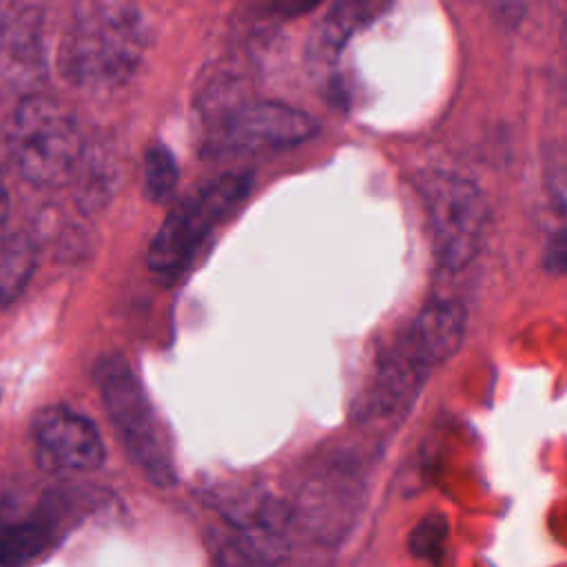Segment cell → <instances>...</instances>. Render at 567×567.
<instances>
[{"label": "cell", "mask_w": 567, "mask_h": 567, "mask_svg": "<svg viewBox=\"0 0 567 567\" xmlns=\"http://www.w3.org/2000/svg\"><path fill=\"white\" fill-rule=\"evenodd\" d=\"M543 266L551 275H567V230H556L543 252Z\"/></svg>", "instance_id": "obj_17"}, {"label": "cell", "mask_w": 567, "mask_h": 567, "mask_svg": "<svg viewBox=\"0 0 567 567\" xmlns=\"http://www.w3.org/2000/svg\"><path fill=\"white\" fill-rule=\"evenodd\" d=\"M148 31L142 13L124 2H82L62 38L58 66L64 80L84 91H111L137 71Z\"/></svg>", "instance_id": "obj_1"}, {"label": "cell", "mask_w": 567, "mask_h": 567, "mask_svg": "<svg viewBox=\"0 0 567 567\" xmlns=\"http://www.w3.org/2000/svg\"><path fill=\"white\" fill-rule=\"evenodd\" d=\"M11 151L27 182L55 188L75 175L84 142L71 111L62 102L35 91L22 95L16 106Z\"/></svg>", "instance_id": "obj_3"}, {"label": "cell", "mask_w": 567, "mask_h": 567, "mask_svg": "<svg viewBox=\"0 0 567 567\" xmlns=\"http://www.w3.org/2000/svg\"><path fill=\"white\" fill-rule=\"evenodd\" d=\"M44 16L38 7H13L0 18V82L22 95L47 80Z\"/></svg>", "instance_id": "obj_8"}, {"label": "cell", "mask_w": 567, "mask_h": 567, "mask_svg": "<svg viewBox=\"0 0 567 567\" xmlns=\"http://www.w3.org/2000/svg\"><path fill=\"white\" fill-rule=\"evenodd\" d=\"M545 182L556 204L567 210V144H556L545 153Z\"/></svg>", "instance_id": "obj_16"}, {"label": "cell", "mask_w": 567, "mask_h": 567, "mask_svg": "<svg viewBox=\"0 0 567 567\" xmlns=\"http://www.w3.org/2000/svg\"><path fill=\"white\" fill-rule=\"evenodd\" d=\"M35 261L38 246L29 233L16 230L0 239V301L4 306L22 295L35 270Z\"/></svg>", "instance_id": "obj_12"}, {"label": "cell", "mask_w": 567, "mask_h": 567, "mask_svg": "<svg viewBox=\"0 0 567 567\" xmlns=\"http://www.w3.org/2000/svg\"><path fill=\"white\" fill-rule=\"evenodd\" d=\"M75 202L84 215H95L113 199L120 182V164L106 144L84 146L75 168Z\"/></svg>", "instance_id": "obj_11"}, {"label": "cell", "mask_w": 567, "mask_h": 567, "mask_svg": "<svg viewBox=\"0 0 567 567\" xmlns=\"http://www.w3.org/2000/svg\"><path fill=\"white\" fill-rule=\"evenodd\" d=\"M252 188V171L235 168L202 184L164 219L148 246V268L157 275H177L199 248L204 237Z\"/></svg>", "instance_id": "obj_5"}, {"label": "cell", "mask_w": 567, "mask_h": 567, "mask_svg": "<svg viewBox=\"0 0 567 567\" xmlns=\"http://www.w3.org/2000/svg\"><path fill=\"white\" fill-rule=\"evenodd\" d=\"M47 498L40 514L33 518L11 520L0 525V565H22L40 556L62 534V520L71 518V503L66 494Z\"/></svg>", "instance_id": "obj_10"}, {"label": "cell", "mask_w": 567, "mask_h": 567, "mask_svg": "<svg viewBox=\"0 0 567 567\" xmlns=\"http://www.w3.org/2000/svg\"><path fill=\"white\" fill-rule=\"evenodd\" d=\"M425 208L432 252L441 268L461 270L481 250L487 226L483 190L452 171H425L416 179Z\"/></svg>", "instance_id": "obj_4"}, {"label": "cell", "mask_w": 567, "mask_h": 567, "mask_svg": "<svg viewBox=\"0 0 567 567\" xmlns=\"http://www.w3.org/2000/svg\"><path fill=\"white\" fill-rule=\"evenodd\" d=\"M7 210H9V193H7L4 171H2V164H0V224H2L4 217H7Z\"/></svg>", "instance_id": "obj_19"}, {"label": "cell", "mask_w": 567, "mask_h": 567, "mask_svg": "<svg viewBox=\"0 0 567 567\" xmlns=\"http://www.w3.org/2000/svg\"><path fill=\"white\" fill-rule=\"evenodd\" d=\"M93 381L133 463L151 483L171 487L175 483L171 447L131 363L117 352L102 354L93 365Z\"/></svg>", "instance_id": "obj_2"}, {"label": "cell", "mask_w": 567, "mask_h": 567, "mask_svg": "<svg viewBox=\"0 0 567 567\" xmlns=\"http://www.w3.org/2000/svg\"><path fill=\"white\" fill-rule=\"evenodd\" d=\"M465 323V306L461 301L436 297L421 308L416 319L401 332L399 341L427 372H432L458 350Z\"/></svg>", "instance_id": "obj_9"}, {"label": "cell", "mask_w": 567, "mask_h": 567, "mask_svg": "<svg viewBox=\"0 0 567 567\" xmlns=\"http://www.w3.org/2000/svg\"><path fill=\"white\" fill-rule=\"evenodd\" d=\"M317 133V122L281 102H250L224 111L210 126L204 153L213 157L252 155L299 144Z\"/></svg>", "instance_id": "obj_6"}, {"label": "cell", "mask_w": 567, "mask_h": 567, "mask_svg": "<svg viewBox=\"0 0 567 567\" xmlns=\"http://www.w3.org/2000/svg\"><path fill=\"white\" fill-rule=\"evenodd\" d=\"M319 0H275L277 9L284 13H301L306 9H310L312 4H317Z\"/></svg>", "instance_id": "obj_18"}, {"label": "cell", "mask_w": 567, "mask_h": 567, "mask_svg": "<svg viewBox=\"0 0 567 567\" xmlns=\"http://www.w3.org/2000/svg\"><path fill=\"white\" fill-rule=\"evenodd\" d=\"M447 540V520L441 514H430L410 532L408 549L421 560H441Z\"/></svg>", "instance_id": "obj_15"}, {"label": "cell", "mask_w": 567, "mask_h": 567, "mask_svg": "<svg viewBox=\"0 0 567 567\" xmlns=\"http://www.w3.org/2000/svg\"><path fill=\"white\" fill-rule=\"evenodd\" d=\"M179 177L175 155L164 144H151L144 155V195L151 202L166 199Z\"/></svg>", "instance_id": "obj_13"}, {"label": "cell", "mask_w": 567, "mask_h": 567, "mask_svg": "<svg viewBox=\"0 0 567 567\" xmlns=\"http://www.w3.org/2000/svg\"><path fill=\"white\" fill-rule=\"evenodd\" d=\"M35 458L47 472H91L104 461L97 427L66 405H47L31 425Z\"/></svg>", "instance_id": "obj_7"}, {"label": "cell", "mask_w": 567, "mask_h": 567, "mask_svg": "<svg viewBox=\"0 0 567 567\" xmlns=\"http://www.w3.org/2000/svg\"><path fill=\"white\" fill-rule=\"evenodd\" d=\"M357 24V4L354 2H343L332 9L330 16L323 18L319 24L317 38L312 42V51L319 58H330L339 51L341 42L348 38V33Z\"/></svg>", "instance_id": "obj_14"}]
</instances>
